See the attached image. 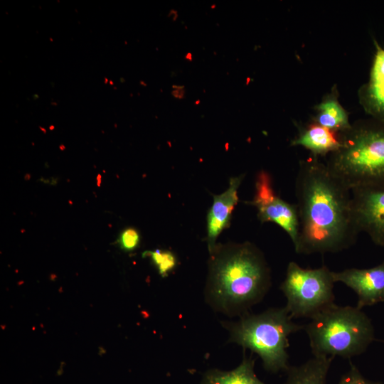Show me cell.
<instances>
[{
	"label": "cell",
	"instance_id": "cell-15",
	"mask_svg": "<svg viewBox=\"0 0 384 384\" xmlns=\"http://www.w3.org/2000/svg\"><path fill=\"white\" fill-rule=\"evenodd\" d=\"M254 366L255 360L251 356L245 357L241 363L232 370H207L201 384H265L257 377Z\"/></svg>",
	"mask_w": 384,
	"mask_h": 384
},
{
	"label": "cell",
	"instance_id": "cell-6",
	"mask_svg": "<svg viewBox=\"0 0 384 384\" xmlns=\"http://www.w3.org/2000/svg\"><path fill=\"white\" fill-rule=\"evenodd\" d=\"M334 284L332 271L327 267L307 269L290 262L280 289L286 297L285 307L292 319H310L335 304Z\"/></svg>",
	"mask_w": 384,
	"mask_h": 384
},
{
	"label": "cell",
	"instance_id": "cell-5",
	"mask_svg": "<svg viewBox=\"0 0 384 384\" xmlns=\"http://www.w3.org/2000/svg\"><path fill=\"white\" fill-rule=\"evenodd\" d=\"M313 356L351 358L364 353L375 338L370 318L356 306L336 304L304 326Z\"/></svg>",
	"mask_w": 384,
	"mask_h": 384
},
{
	"label": "cell",
	"instance_id": "cell-2",
	"mask_svg": "<svg viewBox=\"0 0 384 384\" xmlns=\"http://www.w3.org/2000/svg\"><path fill=\"white\" fill-rule=\"evenodd\" d=\"M270 285V269L254 244L217 243L210 253L205 296L215 310L242 316L263 299Z\"/></svg>",
	"mask_w": 384,
	"mask_h": 384
},
{
	"label": "cell",
	"instance_id": "cell-7",
	"mask_svg": "<svg viewBox=\"0 0 384 384\" xmlns=\"http://www.w3.org/2000/svg\"><path fill=\"white\" fill-rule=\"evenodd\" d=\"M255 191L249 205L257 209L259 220L279 226L289 237L294 246L299 235V217L296 203H290L276 194L270 174L261 170L256 176Z\"/></svg>",
	"mask_w": 384,
	"mask_h": 384
},
{
	"label": "cell",
	"instance_id": "cell-14",
	"mask_svg": "<svg viewBox=\"0 0 384 384\" xmlns=\"http://www.w3.org/2000/svg\"><path fill=\"white\" fill-rule=\"evenodd\" d=\"M333 358L313 356L302 364L290 366L284 384H326Z\"/></svg>",
	"mask_w": 384,
	"mask_h": 384
},
{
	"label": "cell",
	"instance_id": "cell-12",
	"mask_svg": "<svg viewBox=\"0 0 384 384\" xmlns=\"http://www.w3.org/2000/svg\"><path fill=\"white\" fill-rule=\"evenodd\" d=\"M290 145L304 147L311 156L319 158L336 151L341 146V137L340 134L311 122L299 129Z\"/></svg>",
	"mask_w": 384,
	"mask_h": 384
},
{
	"label": "cell",
	"instance_id": "cell-1",
	"mask_svg": "<svg viewBox=\"0 0 384 384\" xmlns=\"http://www.w3.org/2000/svg\"><path fill=\"white\" fill-rule=\"evenodd\" d=\"M299 217L297 254L336 253L351 247L360 233L351 191L311 156L302 160L295 179Z\"/></svg>",
	"mask_w": 384,
	"mask_h": 384
},
{
	"label": "cell",
	"instance_id": "cell-19",
	"mask_svg": "<svg viewBox=\"0 0 384 384\" xmlns=\"http://www.w3.org/2000/svg\"><path fill=\"white\" fill-rule=\"evenodd\" d=\"M174 90L172 91V95L175 98L182 99L185 95L184 86L173 85Z\"/></svg>",
	"mask_w": 384,
	"mask_h": 384
},
{
	"label": "cell",
	"instance_id": "cell-20",
	"mask_svg": "<svg viewBox=\"0 0 384 384\" xmlns=\"http://www.w3.org/2000/svg\"><path fill=\"white\" fill-rule=\"evenodd\" d=\"M169 16V17L172 16L173 21H176L178 17V13L175 10H171Z\"/></svg>",
	"mask_w": 384,
	"mask_h": 384
},
{
	"label": "cell",
	"instance_id": "cell-21",
	"mask_svg": "<svg viewBox=\"0 0 384 384\" xmlns=\"http://www.w3.org/2000/svg\"><path fill=\"white\" fill-rule=\"evenodd\" d=\"M185 58L188 60H192V54L190 53H188L185 56Z\"/></svg>",
	"mask_w": 384,
	"mask_h": 384
},
{
	"label": "cell",
	"instance_id": "cell-4",
	"mask_svg": "<svg viewBox=\"0 0 384 384\" xmlns=\"http://www.w3.org/2000/svg\"><path fill=\"white\" fill-rule=\"evenodd\" d=\"M229 341L250 349L271 373L287 372L290 367L289 336L304 326L292 320L287 308H271L260 314L246 313L235 322H224Z\"/></svg>",
	"mask_w": 384,
	"mask_h": 384
},
{
	"label": "cell",
	"instance_id": "cell-17",
	"mask_svg": "<svg viewBox=\"0 0 384 384\" xmlns=\"http://www.w3.org/2000/svg\"><path fill=\"white\" fill-rule=\"evenodd\" d=\"M140 240L139 232L134 228L129 227L120 233L117 239V244L123 251L132 252L139 247Z\"/></svg>",
	"mask_w": 384,
	"mask_h": 384
},
{
	"label": "cell",
	"instance_id": "cell-10",
	"mask_svg": "<svg viewBox=\"0 0 384 384\" xmlns=\"http://www.w3.org/2000/svg\"><path fill=\"white\" fill-rule=\"evenodd\" d=\"M244 176L241 174L230 178L228 188L219 195H213V201L206 218V241L209 254L216 247L220 234L230 225L233 211L238 202V191Z\"/></svg>",
	"mask_w": 384,
	"mask_h": 384
},
{
	"label": "cell",
	"instance_id": "cell-16",
	"mask_svg": "<svg viewBox=\"0 0 384 384\" xmlns=\"http://www.w3.org/2000/svg\"><path fill=\"white\" fill-rule=\"evenodd\" d=\"M142 257L149 258L161 277H166L176 267L178 260L176 255L168 250L156 249L146 250Z\"/></svg>",
	"mask_w": 384,
	"mask_h": 384
},
{
	"label": "cell",
	"instance_id": "cell-11",
	"mask_svg": "<svg viewBox=\"0 0 384 384\" xmlns=\"http://www.w3.org/2000/svg\"><path fill=\"white\" fill-rule=\"evenodd\" d=\"M368 81L360 89L359 99L366 112L384 124V48L375 43Z\"/></svg>",
	"mask_w": 384,
	"mask_h": 384
},
{
	"label": "cell",
	"instance_id": "cell-22",
	"mask_svg": "<svg viewBox=\"0 0 384 384\" xmlns=\"http://www.w3.org/2000/svg\"><path fill=\"white\" fill-rule=\"evenodd\" d=\"M199 102H200L199 100L196 101V104H198Z\"/></svg>",
	"mask_w": 384,
	"mask_h": 384
},
{
	"label": "cell",
	"instance_id": "cell-9",
	"mask_svg": "<svg viewBox=\"0 0 384 384\" xmlns=\"http://www.w3.org/2000/svg\"><path fill=\"white\" fill-rule=\"evenodd\" d=\"M332 276L335 283H343L356 294L358 309L384 302V261L370 268L332 271Z\"/></svg>",
	"mask_w": 384,
	"mask_h": 384
},
{
	"label": "cell",
	"instance_id": "cell-13",
	"mask_svg": "<svg viewBox=\"0 0 384 384\" xmlns=\"http://www.w3.org/2000/svg\"><path fill=\"white\" fill-rule=\"evenodd\" d=\"M315 114L312 122L319 124L333 132L342 134L352 126L348 114L338 100L336 89L324 97L315 107Z\"/></svg>",
	"mask_w": 384,
	"mask_h": 384
},
{
	"label": "cell",
	"instance_id": "cell-3",
	"mask_svg": "<svg viewBox=\"0 0 384 384\" xmlns=\"http://www.w3.org/2000/svg\"><path fill=\"white\" fill-rule=\"evenodd\" d=\"M340 137L326 163L330 171L351 191L384 188V124L356 122Z\"/></svg>",
	"mask_w": 384,
	"mask_h": 384
},
{
	"label": "cell",
	"instance_id": "cell-8",
	"mask_svg": "<svg viewBox=\"0 0 384 384\" xmlns=\"http://www.w3.org/2000/svg\"><path fill=\"white\" fill-rule=\"evenodd\" d=\"M354 218L360 232L384 247V188L351 191Z\"/></svg>",
	"mask_w": 384,
	"mask_h": 384
},
{
	"label": "cell",
	"instance_id": "cell-18",
	"mask_svg": "<svg viewBox=\"0 0 384 384\" xmlns=\"http://www.w3.org/2000/svg\"><path fill=\"white\" fill-rule=\"evenodd\" d=\"M337 384H383L380 381L370 380L365 378L359 369L350 362V369L343 374Z\"/></svg>",
	"mask_w": 384,
	"mask_h": 384
}]
</instances>
